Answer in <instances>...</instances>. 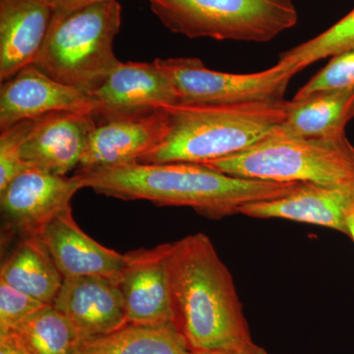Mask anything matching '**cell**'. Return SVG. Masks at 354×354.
I'll list each match as a JSON object with an SVG mask.
<instances>
[{
	"label": "cell",
	"mask_w": 354,
	"mask_h": 354,
	"mask_svg": "<svg viewBox=\"0 0 354 354\" xmlns=\"http://www.w3.org/2000/svg\"><path fill=\"white\" fill-rule=\"evenodd\" d=\"M164 245L172 325L189 351L268 354L254 342L234 278L208 235Z\"/></svg>",
	"instance_id": "cell-1"
},
{
	"label": "cell",
	"mask_w": 354,
	"mask_h": 354,
	"mask_svg": "<svg viewBox=\"0 0 354 354\" xmlns=\"http://www.w3.org/2000/svg\"><path fill=\"white\" fill-rule=\"evenodd\" d=\"M84 188L124 201L144 200L160 207H188L221 220L244 205L283 197L302 183H274L223 174L190 162L133 164L76 172Z\"/></svg>",
	"instance_id": "cell-2"
},
{
	"label": "cell",
	"mask_w": 354,
	"mask_h": 354,
	"mask_svg": "<svg viewBox=\"0 0 354 354\" xmlns=\"http://www.w3.org/2000/svg\"><path fill=\"white\" fill-rule=\"evenodd\" d=\"M281 101L165 106L169 130L138 164H208L243 152L269 137L286 120Z\"/></svg>",
	"instance_id": "cell-3"
},
{
	"label": "cell",
	"mask_w": 354,
	"mask_h": 354,
	"mask_svg": "<svg viewBox=\"0 0 354 354\" xmlns=\"http://www.w3.org/2000/svg\"><path fill=\"white\" fill-rule=\"evenodd\" d=\"M121 22L122 9L118 0L53 13L32 64L57 82L91 97L121 62L113 50Z\"/></svg>",
	"instance_id": "cell-4"
},
{
	"label": "cell",
	"mask_w": 354,
	"mask_h": 354,
	"mask_svg": "<svg viewBox=\"0 0 354 354\" xmlns=\"http://www.w3.org/2000/svg\"><path fill=\"white\" fill-rule=\"evenodd\" d=\"M205 165L244 178L337 185L354 181V147L346 135L306 138L276 130L243 152Z\"/></svg>",
	"instance_id": "cell-5"
},
{
	"label": "cell",
	"mask_w": 354,
	"mask_h": 354,
	"mask_svg": "<svg viewBox=\"0 0 354 354\" xmlns=\"http://www.w3.org/2000/svg\"><path fill=\"white\" fill-rule=\"evenodd\" d=\"M174 34L190 39L267 43L297 24L293 0H149Z\"/></svg>",
	"instance_id": "cell-6"
},
{
	"label": "cell",
	"mask_w": 354,
	"mask_h": 354,
	"mask_svg": "<svg viewBox=\"0 0 354 354\" xmlns=\"http://www.w3.org/2000/svg\"><path fill=\"white\" fill-rule=\"evenodd\" d=\"M158 64L171 79L179 104H236L281 101L297 67L278 62L264 71L232 74L207 68L196 57L160 59Z\"/></svg>",
	"instance_id": "cell-7"
},
{
	"label": "cell",
	"mask_w": 354,
	"mask_h": 354,
	"mask_svg": "<svg viewBox=\"0 0 354 354\" xmlns=\"http://www.w3.org/2000/svg\"><path fill=\"white\" fill-rule=\"evenodd\" d=\"M80 176H55L28 169L0 191L2 244L14 236H39L51 220L70 208L74 195L82 189Z\"/></svg>",
	"instance_id": "cell-8"
},
{
	"label": "cell",
	"mask_w": 354,
	"mask_h": 354,
	"mask_svg": "<svg viewBox=\"0 0 354 354\" xmlns=\"http://www.w3.org/2000/svg\"><path fill=\"white\" fill-rule=\"evenodd\" d=\"M91 97L95 120L143 115L179 104L176 86L157 59L120 62Z\"/></svg>",
	"instance_id": "cell-9"
},
{
	"label": "cell",
	"mask_w": 354,
	"mask_h": 354,
	"mask_svg": "<svg viewBox=\"0 0 354 354\" xmlns=\"http://www.w3.org/2000/svg\"><path fill=\"white\" fill-rule=\"evenodd\" d=\"M169 130L165 106L143 115L95 120L77 172L137 164L164 141Z\"/></svg>",
	"instance_id": "cell-10"
},
{
	"label": "cell",
	"mask_w": 354,
	"mask_h": 354,
	"mask_svg": "<svg viewBox=\"0 0 354 354\" xmlns=\"http://www.w3.org/2000/svg\"><path fill=\"white\" fill-rule=\"evenodd\" d=\"M55 111L93 114L94 104L90 95L57 82L34 64L1 83L0 131Z\"/></svg>",
	"instance_id": "cell-11"
},
{
	"label": "cell",
	"mask_w": 354,
	"mask_h": 354,
	"mask_svg": "<svg viewBox=\"0 0 354 354\" xmlns=\"http://www.w3.org/2000/svg\"><path fill=\"white\" fill-rule=\"evenodd\" d=\"M95 127L92 113L55 111L32 120L22 148L28 167L66 176L78 169Z\"/></svg>",
	"instance_id": "cell-12"
},
{
	"label": "cell",
	"mask_w": 354,
	"mask_h": 354,
	"mask_svg": "<svg viewBox=\"0 0 354 354\" xmlns=\"http://www.w3.org/2000/svg\"><path fill=\"white\" fill-rule=\"evenodd\" d=\"M53 306L68 321L78 341L109 334L129 324L118 283L101 277L65 278Z\"/></svg>",
	"instance_id": "cell-13"
},
{
	"label": "cell",
	"mask_w": 354,
	"mask_h": 354,
	"mask_svg": "<svg viewBox=\"0 0 354 354\" xmlns=\"http://www.w3.org/2000/svg\"><path fill=\"white\" fill-rule=\"evenodd\" d=\"M353 211L354 181L337 185L302 183L286 196L244 205L239 214L309 223L348 235V220Z\"/></svg>",
	"instance_id": "cell-14"
},
{
	"label": "cell",
	"mask_w": 354,
	"mask_h": 354,
	"mask_svg": "<svg viewBox=\"0 0 354 354\" xmlns=\"http://www.w3.org/2000/svg\"><path fill=\"white\" fill-rule=\"evenodd\" d=\"M118 285L124 299L128 323L143 326L172 324L171 292L165 265V245L129 251Z\"/></svg>",
	"instance_id": "cell-15"
},
{
	"label": "cell",
	"mask_w": 354,
	"mask_h": 354,
	"mask_svg": "<svg viewBox=\"0 0 354 354\" xmlns=\"http://www.w3.org/2000/svg\"><path fill=\"white\" fill-rule=\"evenodd\" d=\"M39 237L64 279L101 277L118 283L124 254L102 246L86 234L74 220L71 207L51 220Z\"/></svg>",
	"instance_id": "cell-16"
},
{
	"label": "cell",
	"mask_w": 354,
	"mask_h": 354,
	"mask_svg": "<svg viewBox=\"0 0 354 354\" xmlns=\"http://www.w3.org/2000/svg\"><path fill=\"white\" fill-rule=\"evenodd\" d=\"M53 17L50 0H0V81L34 64Z\"/></svg>",
	"instance_id": "cell-17"
},
{
	"label": "cell",
	"mask_w": 354,
	"mask_h": 354,
	"mask_svg": "<svg viewBox=\"0 0 354 354\" xmlns=\"http://www.w3.org/2000/svg\"><path fill=\"white\" fill-rule=\"evenodd\" d=\"M354 118V88L322 91L286 104V120L277 130L291 136L329 138L346 135Z\"/></svg>",
	"instance_id": "cell-18"
},
{
	"label": "cell",
	"mask_w": 354,
	"mask_h": 354,
	"mask_svg": "<svg viewBox=\"0 0 354 354\" xmlns=\"http://www.w3.org/2000/svg\"><path fill=\"white\" fill-rule=\"evenodd\" d=\"M0 281L46 304H53L64 277L39 236L20 239L2 262Z\"/></svg>",
	"instance_id": "cell-19"
},
{
	"label": "cell",
	"mask_w": 354,
	"mask_h": 354,
	"mask_svg": "<svg viewBox=\"0 0 354 354\" xmlns=\"http://www.w3.org/2000/svg\"><path fill=\"white\" fill-rule=\"evenodd\" d=\"M183 335L174 326L127 324L109 334L82 339L73 354H188Z\"/></svg>",
	"instance_id": "cell-20"
},
{
	"label": "cell",
	"mask_w": 354,
	"mask_h": 354,
	"mask_svg": "<svg viewBox=\"0 0 354 354\" xmlns=\"http://www.w3.org/2000/svg\"><path fill=\"white\" fill-rule=\"evenodd\" d=\"M7 335L24 354H73L79 342L68 321L53 304L28 317Z\"/></svg>",
	"instance_id": "cell-21"
},
{
	"label": "cell",
	"mask_w": 354,
	"mask_h": 354,
	"mask_svg": "<svg viewBox=\"0 0 354 354\" xmlns=\"http://www.w3.org/2000/svg\"><path fill=\"white\" fill-rule=\"evenodd\" d=\"M354 48V9L322 34L279 55V62L302 71L310 64Z\"/></svg>",
	"instance_id": "cell-22"
},
{
	"label": "cell",
	"mask_w": 354,
	"mask_h": 354,
	"mask_svg": "<svg viewBox=\"0 0 354 354\" xmlns=\"http://www.w3.org/2000/svg\"><path fill=\"white\" fill-rule=\"evenodd\" d=\"M354 88V48L335 55L329 64L305 84L293 99H301L322 91Z\"/></svg>",
	"instance_id": "cell-23"
},
{
	"label": "cell",
	"mask_w": 354,
	"mask_h": 354,
	"mask_svg": "<svg viewBox=\"0 0 354 354\" xmlns=\"http://www.w3.org/2000/svg\"><path fill=\"white\" fill-rule=\"evenodd\" d=\"M32 120L21 121L0 134V191L16 176L31 167L23 160L22 148Z\"/></svg>",
	"instance_id": "cell-24"
},
{
	"label": "cell",
	"mask_w": 354,
	"mask_h": 354,
	"mask_svg": "<svg viewBox=\"0 0 354 354\" xmlns=\"http://www.w3.org/2000/svg\"><path fill=\"white\" fill-rule=\"evenodd\" d=\"M46 305L0 281V335H7Z\"/></svg>",
	"instance_id": "cell-25"
},
{
	"label": "cell",
	"mask_w": 354,
	"mask_h": 354,
	"mask_svg": "<svg viewBox=\"0 0 354 354\" xmlns=\"http://www.w3.org/2000/svg\"><path fill=\"white\" fill-rule=\"evenodd\" d=\"M53 6V13H66L81 7L99 3V2L111 1V0H50Z\"/></svg>",
	"instance_id": "cell-26"
},
{
	"label": "cell",
	"mask_w": 354,
	"mask_h": 354,
	"mask_svg": "<svg viewBox=\"0 0 354 354\" xmlns=\"http://www.w3.org/2000/svg\"><path fill=\"white\" fill-rule=\"evenodd\" d=\"M0 354H24L14 344L9 335H0Z\"/></svg>",
	"instance_id": "cell-27"
},
{
	"label": "cell",
	"mask_w": 354,
	"mask_h": 354,
	"mask_svg": "<svg viewBox=\"0 0 354 354\" xmlns=\"http://www.w3.org/2000/svg\"><path fill=\"white\" fill-rule=\"evenodd\" d=\"M348 236L354 242V211L348 220Z\"/></svg>",
	"instance_id": "cell-28"
},
{
	"label": "cell",
	"mask_w": 354,
	"mask_h": 354,
	"mask_svg": "<svg viewBox=\"0 0 354 354\" xmlns=\"http://www.w3.org/2000/svg\"><path fill=\"white\" fill-rule=\"evenodd\" d=\"M188 354H227L221 353H209V351H190Z\"/></svg>",
	"instance_id": "cell-29"
}]
</instances>
